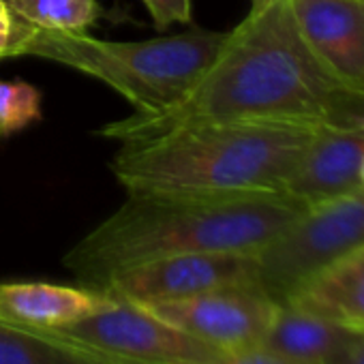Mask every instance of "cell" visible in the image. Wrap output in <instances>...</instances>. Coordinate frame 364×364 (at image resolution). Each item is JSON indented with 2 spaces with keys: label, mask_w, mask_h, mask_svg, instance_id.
Wrapping results in <instances>:
<instances>
[{
  "label": "cell",
  "mask_w": 364,
  "mask_h": 364,
  "mask_svg": "<svg viewBox=\"0 0 364 364\" xmlns=\"http://www.w3.org/2000/svg\"><path fill=\"white\" fill-rule=\"evenodd\" d=\"M277 304L259 283H247L144 309L169 326L232 353L262 345Z\"/></svg>",
  "instance_id": "52a82bcc"
},
{
  "label": "cell",
  "mask_w": 364,
  "mask_h": 364,
  "mask_svg": "<svg viewBox=\"0 0 364 364\" xmlns=\"http://www.w3.org/2000/svg\"><path fill=\"white\" fill-rule=\"evenodd\" d=\"M228 33L189 28L148 41H103L88 33L41 31L18 20L16 56H37L101 80L135 114H156L185 97L219 54Z\"/></svg>",
  "instance_id": "277c9868"
},
{
  "label": "cell",
  "mask_w": 364,
  "mask_h": 364,
  "mask_svg": "<svg viewBox=\"0 0 364 364\" xmlns=\"http://www.w3.org/2000/svg\"><path fill=\"white\" fill-rule=\"evenodd\" d=\"M362 185H364V163H362Z\"/></svg>",
  "instance_id": "44dd1931"
},
{
  "label": "cell",
  "mask_w": 364,
  "mask_h": 364,
  "mask_svg": "<svg viewBox=\"0 0 364 364\" xmlns=\"http://www.w3.org/2000/svg\"><path fill=\"white\" fill-rule=\"evenodd\" d=\"M289 7L321 65L349 88L364 92L362 0H289Z\"/></svg>",
  "instance_id": "30bf717a"
},
{
  "label": "cell",
  "mask_w": 364,
  "mask_h": 364,
  "mask_svg": "<svg viewBox=\"0 0 364 364\" xmlns=\"http://www.w3.org/2000/svg\"><path fill=\"white\" fill-rule=\"evenodd\" d=\"M41 120V92L22 80H0V137Z\"/></svg>",
  "instance_id": "2e32d148"
},
{
  "label": "cell",
  "mask_w": 364,
  "mask_h": 364,
  "mask_svg": "<svg viewBox=\"0 0 364 364\" xmlns=\"http://www.w3.org/2000/svg\"><path fill=\"white\" fill-rule=\"evenodd\" d=\"M281 302L364 332V245L315 272Z\"/></svg>",
  "instance_id": "4fadbf2b"
},
{
  "label": "cell",
  "mask_w": 364,
  "mask_h": 364,
  "mask_svg": "<svg viewBox=\"0 0 364 364\" xmlns=\"http://www.w3.org/2000/svg\"><path fill=\"white\" fill-rule=\"evenodd\" d=\"M266 3H268V0H251V9H257V7H262Z\"/></svg>",
  "instance_id": "ffe728a7"
},
{
  "label": "cell",
  "mask_w": 364,
  "mask_h": 364,
  "mask_svg": "<svg viewBox=\"0 0 364 364\" xmlns=\"http://www.w3.org/2000/svg\"><path fill=\"white\" fill-rule=\"evenodd\" d=\"M364 245V189L306 210L257 253V283L281 302L315 272Z\"/></svg>",
  "instance_id": "5b68a950"
},
{
  "label": "cell",
  "mask_w": 364,
  "mask_h": 364,
  "mask_svg": "<svg viewBox=\"0 0 364 364\" xmlns=\"http://www.w3.org/2000/svg\"><path fill=\"white\" fill-rule=\"evenodd\" d=\"M364 163V122L323 124L315 131L285 193L300 200L309 210L351 196L362 185Z\"/></svg>",
  "instance_id": "9c48e42d"
},
{
  "label": "cell",
  "mask_w": 364,
  "mask_h": 364,
  "mask_svg": "<svg viewBox=\"0 0 364 364\" xmlns=\"http://www.w3.org/2000/svg\"><path fill=\"white\" fill-rule=\"evenodd\" d=\"M317 129L291 122H185L120 141L112 171L129 193L285 191Z\"/></svg>",
  "instance_id": "3957f363"
},
{
  "label": "cell",
  "mask_w": 364,
  "mask_h": 364,
  "mask_svg": "<svg viewBox=\"0 0 364 364\" xmlns=\"http://www.w3.org/2000/svg\"><path fill=\"white\" fill-rule=\"evenodd\" d=\"M48 332L129 364H210L225 355L148 309L112 296L80 321Z\"/></svg>",
  "instance_id": "8992f818"
},
{
  "label": "cell",
  "mask_w": 364,
  "mask_h": 364,
  "mask_svg": "<svg viewBox=\"0 0 364 364\" xmlns=\"http://www.w3.org/2000/svg\"><path fill=\"white\" fill-rule=\"evenodd\" d=\"M200 120L360 124L364 92L321 65L298 28L289 0H268L228 33L210 67L180 101L156 114L109 122L99 133L129 141Z\"/></svg>",
  "instance_id": "6da1fadb"
},
{
  "label": "cell",
  "mask_w": 364,
  "mask_h": 364,
  "mask_svg": "<svg viewBox=\"0 0 364 364\" xmlns=\"http://www.w3.org/2000/svg\"><path fill=\"white\" fill-rule=\"evenodd\" d=\"M362 3H364V0H362Z\"/></svg>",
  "instance_id": "7402d4cb"
},
{
  "label": "cell",
  "mask_w": 364,
  "mask_h": 364,
  "mask_svg": "<svg viewBox=\"0 0 364 364\" xmlns=\"http://www.w3.org/2000/svg\"><path fill=\"white\" fill-rule=\"evenodd\" d=\"M14 16L35 28L88 33L101 18L97 0H7Z\"/></svg>",
  "instance_id": "9a60e30c"
},
{
  "label": "cell",
  "mask_w": 364,
  "mask_h": 364,
  "mask_svg": "<svg viewBox=\"0 0 364 364\" xmlns=\"http://www.w3.org/2000/svg\"><path fill=\"white\" fill-rule=\"evenodd\" d=\"M341 364H364V332H360L355 341L349 345Z\"/></svg>",
  "instance_id": "d6986e66"
},
{
  "label": "cell",
  "mask_w": 364,
  "mask_h": 364,
  "mask_svg": "<svg viewBox=\"0 0 364 364\" xmlns=\"http://www.w3.org/2000/svg\"><path fill=\"white\" fill-rule=\"evenodd\" d=\"M141 3L156 31H167L171 24H191L193 20V0H141Z\"/></svg>",
  "instance_id": "e0dca14e"
},
{
  "label": "cell",
  "mask_w": 364,
  "mask_h": 364,
  "mask_svg": "<svg viewBox=\"0 0 364 364\" xmlns=\"http://www.w3.org/2000/svg\"><path fill=\"white\" fill-rule=\"evenodd\" d=\"M247 283H257V255L185 253L124 268L109 277L99 291L139 306H152Z\"/></svg>",
  "instance_id": "ba28073f"
},
{
  "label": "cell",
  "mask_w": 364,
  "mask_h": 364,
  "mask_svg": "<svg viewBox=\"0 0 364 364\" xmlns=\"http://www.w3.org/2000/svg\"><path fill=\"white\" fill-rule=\"evenodd\" d=\"M0 364H129L48 330L0 321Z\"/></svg>",
  "instance_id": "5bb4252c"
},
{
  "label": "cell",
  "mask_w": 364,
  "mask_h": 364,
  "mask_svg": "<svg viewBox=\"0 0 364 364\" xmlns=\"http://www.w3.org/2000/svg\"><path fill=\"white\" fill-rule=\"evenodd\" d=\"M107 298L88 287L0 283V321L31 330H56L95 313Z\"/></svg>",
  "instance_id": "7c38bea8"
},
{
  "label": "cell",
  "mask_w": 364,
  "mask_h": 364,
  "mask_svg": "<svg viewBox=\"0 0 364 364\" xmlns=\"http://www.w3.org/2000/svg\"><path fill=\"white\" fill-rule=\"evenodd\" d=\"M285 191L185 193L135 191L84 236L65 266L88 287L101 289L116 272L185 253L257 255L306 215Z\"/></svg>",
  "instance_id": "7a4b0ae2"
},
{
  "label": "cell",
  "mask_w": 364,
  "mask_h": 364,
  "mask_svg": "<svg viewBox=\"0 0 364 364\" xmlns=\"http://www.w3.org/2000/svg\"><path fill=\"white\" fill-rule=\"evenodd\" d=\"M358 334L291 302H279L262 347L294 364H341Z\"/></svg>",
  "instance_id": "8fae6325"
},
{
  "label": "cell",
  "mask_w": 364,
  "mask_h": 364,
  "mask_svg": "<svg viewBox=\"0 0 364 364\" xmlns=\"http://www.w3.org/2000/svg\"><path fill=\"white\" fill-rule=\"evenodd\" d=\"M16 31L18 18L9 9L7 0H0V60L16 56Z\"/></svg>",
  "instance_id": "ac0fdd59"
}]
</instances>
